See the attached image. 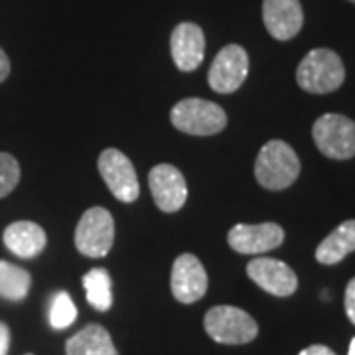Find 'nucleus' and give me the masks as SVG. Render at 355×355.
Returning a JSON list of instances; mask_svg holds the SVG:
<instances>
[{"label": "nucleus", "mask_w": 355, "mask_h": 355, "mask_svg": "<svg viewBox=\"0 0 355 355\" xmlns=\"http://www.w3.org/2000/svg\"><path fill=\"white\" fill-rule=\"evenodd\" d=\"M300 174V160L284 140H268L254 162L257 182L266 190L279 191L292 186Z\"/></svg>", "instance_id": "nucleus-1"}, {"label": "nucleus", "mask_w": 355, "mask_h": 355, "mask_svg": "<svg viewBox=\"0 0 355 355\" xmlns=\"http://www.w3.org/2000/svg\"><path fill=\"white\" fill-rule=\"evenodd\" d=\"M343 79H345V69H343L342 58L328 48L310 51L296 69L298 85L314 95L336 91L338 87H342Z\"/></svg>", "instance_id": "nucleus-2"}, {"label": "nucleus", "mask_w": 355, "mask_h": 355, "mask_svg": "<svg viewBox=\"0 0 355 355\" xmlns=\"http://www.w3.org/2000/svg\"><path fill=\"white\" fill-rule=\"evenodd\" d=\"M170 121L178 130L186 135L209 137L225 128L227 114L216 103L191 97V99H182L172 107Z\"/></svg>", "instance_id": "nucleus-3"}, {"label": "nucleus", "mask_w": 355, "mask_h": 355, "mask_svg": "<svg viewBox=\"0 0 355 355\" xmlns=\"http://www.w3.org/2000/svg\"><path fill=\"white\" fill-rule=\"evenodd\" d=\"M203 326L214 342L225 345H243L253 342L259 334V326L253 316L235 306L211 308L203 318Z\"/></svg>", "instance_id": "nucleus-4"}, {"label": "nucleus", "mask_w": 355, "mask_h": 355, "mask_svg": "<svg viewBox=\"0 0 355 355\" xmlns=\"http://www.w3.org/2000/svg\"><path fill=\"white\" fill-rule=\"evenodd\" d=\"M312 139L318 150L331 160L355 156V123L343 114H322L312 127Z\"/></svg>", "instance_id": "nucleus-5"}, {"label": "nucleus", "mask_w": 355, "mask_h": 355, "mask_svg": "<svg viewBox=\"0 0 355 355\" xmlns=\"http://www.w3.org/2000/svg\"><path fill=\"white\" fill-rule=\"evenodd\" d=\"M114 241L113 216L105 207H91L79 219L76 229L77 251L91 259H101Z\"/></svg>", "instance_id": "nucleus-6"}, {"label": "nucleus", "mask_w": 355, "mask_h": 355, "mask_svg": "<svg viewBox=\"0 0 355 355\" xmlns=\"http://www.w3.org/2000/svg\"><path fill=\"white\" fill-rule=\"evenodd\" d=\"M97 166H99V172H101L107 188L111 190V193L119 202L132 203L139 200L140 186L135 166L121 150H116V148L103 150Z\"/></svg>", "instance_id": "nucleus-7"}, {"label": "nucleus", "mask_w": 355, "mask_h": 355, "mask_svg": "<svg viewBox=\"0 0 355 355\" xmlns=\"http://www.w3.org/2000/svg\"><path fill=\"white\" fill-rule=\"evenodd\" d=\"M249 73V55L237 44H229L219 51L209 67L207 81L216 93H233L241 87Z\"/></svg>", "instance_id": "nucleus-8"}, {"label": "nucleus", "mask_w": 355, "mask_h": 355, "mask_svg": "<svg viewBox=\"0 0 355 355\" xmlns=\"http://www.w3.org/2000/svg\"><path fill=\"white\" fill-rule=\"evenodd\" d=\"M148 186L153 191L154 203L158 205V209H162L166 214H174L178 209H182V205L188 200L186 178L176 166H154L148 174Z\"/></svg>", "instance_id": "nucleus-9"}, {"label": "nucleus", "mask_w": 355, "mask_h": 355, "mask_svg": "<svg viewBox=\"0 0 355 355\" xmlns=\"http://www.w3.org/2000/svg\"><path fill=\"white\" fill-rule=\"evenodd\" d=\"M229 247L241 254H261L277 249L284 241V229L277 223H239L229 231Z\"/></svg>", "instance_id": "nucleus-10"}, {"label": "nucleus", "mask_w": 355, "mask_h": 355, "mask_svg": "<svg viewBox=\"0 0 355 355\" xmlns=\"http://www.w3.org/2000/svg\"><path fill=\"white\" fill-rule=\"evenodd\" d=\"M247 275L257 286L272 296H291L298 288V279L291 266L279 259L259 257L247 265Z\"/></svg>", "instance_id": "nucleus-11"}, {"label": "nucleus", "mask_w": 355, "mask_h": 355, "mask_svg": "<svg viewBox=\"0 0 355 355\" xmlns=\"http://www.w3.org/2000/svg\"><path fill=\"white\" fill-rule=\"evenodd\" d=\"M172 294L182 304H193L207 291V272L193 254H180L172 266Z\"/></svg>", "instance_id": "nucleus-12"}, {"label": "nucleus", "mask_w": 355, "mask_h": 355, "mask_svg": "<svg viewBox=\"0 0 355 355\" xmlns=\"http://www.w3.org/2000/svg\"><path fill=\"white\" fill-rule=\"evenodd\" d=\"M263 20L275 40H292L304 24L300 0H263Z\"/></svg>", "instance_id": "nucleus-13"}, {"label": "nucleus", "mask_w": 355, "mask_h": 355, "mask_svg": "<svg viewBox=\"0 0 355 355\" xmlns=\"http://www.w3.org/2000/svg\"><path fill=\"white\" fill-rule=\"evenodd\" d=\"M172 60L180 71H193L198 69L205 55V36L198 24L182 22L174 28L170 38Z\"/></svg>", "instance_id": "nucleus-14"}, {"label": "nucleus", "mask_w": 355, "mask_h": 355, "mask_svg": "<svg viewBox=\"0 0 355 355\" xmlns=\"http://www.w3.org/2000/svg\"><path fill=\"white\" fill-rule=\"evenodd\" d=\"M2 241L8 247V251L14 253L20 259H34L38 257L46 243V231L40 227L38 223L34 221H16L10 223L8 227L4 229Z\"/></svg>", "instance_id": "nucleus-15"}, {"label": "nucleus", "mask_w": 355, "mask_h": 355, "mask_svg": "<svg viewBox=\"0 0 355 355\" xmlns=\"http://www.w3.org/2000/svg\"><path fill=\"white\" fill-rule=\"evenodd\" d=\"M65 355H119L111 334L103 326L89 324L65 343Z\"/></svg>", "instance_id": "nucleus-16"}, {"label": "nucleus", "mask_w": 355, "mask_h": 355, "mask_svg": "<svg viewBox=\"0 0 355 355\" xmlns=\"http://www.w3.org/2000/svg\"><path fill=\"white\" fill-rule=\"evenodd\" d=\"M355 251V219H347L318 245L316 261L322 265H338Z\"/></svg>", "instance_id": "nucleus-17"}, {"label": "nucleus", "mask_w": 355, "mask_h": 355, "mask_svg": "<svg viewBox=\"0 0 355 355\" xmlns=\"http://www.w3.org/2000/svg\"><path fill=\"white\" fill-rule=\"evenodd\" d=\"M32 286V277L22 266L0 261V296L6 300H24Z\"/></svg>", "instance_id": "nucleus-18"}, {"label": "nucleus", "mask_w": 355, "mask_h": 355, "mask_svg": "<svg viewBox=\"0 0 355 355\" xmlns=\"http://www.w3.org/2000/svg\"><path fill=\"white\" fill-rule=\"evenodd\" d=\"M83 288L87 302L99 312H107L113 304V284L105 268H91L83 277Z\"/></svg>", "instance_id": "nucleus-19"}, {"label": "nucleus", "mask_w": 355, "mask_h": 355, "mask_svg": "<svg viewBox=\"0 0 355 355\" xmlns=\"http://www.w3.org/2000/svg\"><path fill=\"white\" fill-rule=\"evenodd\" d=\"M77 318V308L67 292H58L50 306V324L53 330L69 328Z\"/></svg>", "instance_id": "nucleus-20"}, {"label": "nucleus", "mask_w": 355, "mask_h": 355, "mask_svg": "<svg viewBox=\"0 0 355 355\" xmlns=\"http://www.w3.org/2000/svg\"><path fill=\"white\" fill-rule=\"evenodd\" d=\"M20 182V164L6 153H0V198H6Z\"/></svg>", "instance_id": "nucleus-21"}, {"label": "nucleus", "mask_w": 355, "mask_h": 355, "mask_svg": "<svg viewBox=\"0 0 355 355\" xmlns=\"http://www.w3.org/2000/svg\"><path fill=\"white\" fill-rule=\"evenodd\" d=\"M345 314L352 320V324H355V277L345 288Z\"/></svg>", "instance_id": "nucleus-22"}, {"label": "nucleus", "mask_w": 355, "mask_h": 355, "mask_svg": "<svg viewBox=\"0 0 355 355\" xmlns=\"http://www.w3.org/2000/svg\"><path fill=\"white\" fill-rule=\"evenodd\" d=\"M8 345H10V330L4 322H0V355L8 354Z\"/></svg>", "instance_id": "nucleus-23"}, {"label": "nucleus", "mask_w": 355, "mask_h": 355, "mask_svg": "<svg viewBox=\"0 0 355 355\" xmlns=\"http://www.w3.org/2000/svg\"><path fill=\"white\" fill-rule=\"evenodd\" d=\"M298 355H336L334 352H331L330 347H326V345H320V343H316V345H310V347H306V349H302Z\"/></svg>", "instance_id": "nucleus-24"}, {"label": "nucleus", "mask_w": 355, "mask_h": 355, "mask_svg": "<svg viewBox=\"0 0 355 355\" xmlns=\"http://www.w3.org/2000/svg\"><path fill=\"white\" fill-rule=\"evenodd\" d=\"M10 76V62H8V55L4 53V50L0 48V83Z\"/></svg>", "instance_id": "nucleus-25"}, {"label": "nucleus", "mask_w": 355, "mask_h": 355, "mask_svg": "<svg viewBox=\"0 0 355 355\" xmlns=\"http://www.w3.org/2000/svg\"><path fill=\"white\" fill-rule=\"evenodd\" d=\"M347 355H355V338L352 340V343H349V354Z\"/></svg>", "instance_id": "nucleus-26"}, {"label": "nucleus", "mask_w": 355, "mask_h": 355, "mask_svg": "<svg viewBox=\"0 0 355 355\" xmlns=\"http://www.w3.org/2000/svg\"><path fill=\"white\" fill-rule=\"evenodd\" d=\"M349 2H354V4H355V0H349Z\"/></svg>", "instance_id": "nucleus-27"}, {"label": "nucleus", "mask_w": 355, "mask_h": 355, "mask_svg": "<svg viewBox=\"0 0 355 355\" xmlns=\"http://www.w3.org/2000/svg\"><path fill=\"white\" fill-rule=\"evenodd\" d=\"M26 355H32V354H26Z\"/></svg>", "instance_id": "nucleus-28"}]
</instances>
